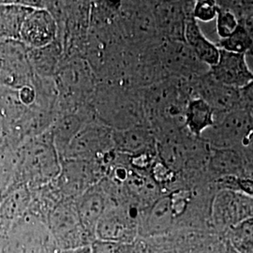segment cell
<instances>
[{
    "label": "cell",
    "instance_id": "obj_1",
    "mask_svg": "<svg viewBox=\"0 0 253 253\" xmlns=\"http://www.w3.org/2000/svg\"><path fill=\"white\" fill-rule=\"evenodd\" d=\"M205 135L210 147L232 148L243 153L253 136V110L242 105L219 117L216 116L214 126L202 137Z\"/></svg>",
    "mask_w": 253,
    "mask_h": 253
},
{
    "label": "cell",
    "instance_id": "obj_2",
    "mask_svg": "<svg viewBox=\"0 0 253 253\" xmlns=\"http://www.w3.org/2000/svg\"><path fill=\"white\" fill-rule=\"evenodd\" d=\"M50 230L60 250L91 246L95 241L82 225L76 206L63 204L50 217Z\"/></svg>",
    "mask_w": 253,
    "mask_h": 253
},
{
    "label": "cell",
    "instance_id": "obj_3",
    "mask_svg": "<svg viewBox=\"0 0 253 253\" xmlns=\"http://www.w3.org/2000/svg\"><path fill=\"white\" fill-rule=\"evenodd\" d=\"M211 214L214 224L227 232L253 217V197L240 191L220 190L212 203Z\"/></svg>",
    "mask_w": 253,
    "mask_h": 253
},
{
    "label": "cell",
    "instance_id": "obj_4",
    "mask_svg": "<svg viewBox=\"0 0 253 253\" xmlns=\"http://www.w3.org/2000/svg\"><path fill=\"white\" fill-rule=\"evenodd\" d=\"M138 215L132 208L108 207L96 229V239L117 243H133L139 235Z\"/></svg>",
    "mask_w": 253,
    "mask_h": 253
},
{
    "label": "cell",
    "instance_id": "obj_5",
    "mask_svg": "<svg viewBox=\"0 0 253 253\" xmlns=\"http://www.w3.org/2000/svg\"><path fill=\"white\" fill-rule=\"evenodd\" d=\"M196 85L197 96L207 101L215 112V116L226 114L230 111L245 105L241 90L218 83L209 73L199 77Z\"/></svg>",
    "mask_w": 253,
    "mask_h": 253
},
{
    "label": "cell",
    "instance_id": "obj_6",
    "mask_svg": "<svg viewBox=\"0 0 253 253\" xmlns=\"http://www.w3.org/2000/svg\"><path fill=\"white\" fill-rule=\"evenodd\" d=\"M208 73L218 83L240 90L253 81L246 54H235L223 49H220L217 64L211 67Z\"/></svg>",
    "mask_w": 253,
    "mask_h": 253
},
{
    "label": "cell",
    "instance_id": "obj_7",
    "mask_svg": "<svg viewBox=\"0 0 253 253\" xmlns=\"http://www.w3.org/2000/svg\"><path fill=\"white\" fill-rule=\"evenodd\" d=\"M160 2L154 9L155 21L163 34L172 42H183L187 19L192 12H188L190 2Z\"/></svg>",
    "mask_w": 253,
    "mask_h": 253
},
{
    "label": "cell",
    "instance_id": "obj_8",
    "mask_svg": "<svg viewBox=\"0 0 253 253\" xmlns=\"http://www.w3.org/2000/svg\"><path fill=\"white\" fill-rule=\"evenodd\" d=\"M162 60L163 66L180 76H196L201 77L204 67L208 68L202 63L192 53L185 42L168 41L164 45L162 52Z\"/></svg>",
    "mask_w": 253,
    "mask_h": 253
},
{
    "label": "cell",
    "instance_id": "obj_9",
    "mask_svg": "<svg viewBox=\"0 0 253 253\" xmlns=\"http://www.w3.org/2000/svg\"><path fill=\"white\" fill-rule=\"evenodd\" d=\"M82 225L91 237L96 240V229L100 218L108 208L105 195L99 190L85 191L75 204Z\"/></svg>",
    "mask_w": 253,
    "mask_h": 253
},
{
    "label": "cell",
    "instance_id": "obj_10",
    "mask_svg": "<svg viewBox=\"0 0 253 253\" xmlns=\"http://www.w3.org/2000/svg\"><path fill=\"white\" fill-rule=\"evenodd\" d=\"M208 164L219 177H248V162L239 150L210 147Z\"/></svg>",
    "mask_w": 253,
    "mask_h": 253
},
{
    "label": "cell",
    "instance_id": "obj_11",
    "mask_svg": "<svg viewBox=\"0 0 253 253\" xmlns=\"http://www.w3.org/2000/svg\"><path fill=\"white\" fill-rule=\"evenodd\" d=\"M184 41L195 56L209 69L217 64L220 55V48L205 36L193 15L187 19Z\"/></svg>",
    "mask_w": 253,
    "mask_h": 253
},
{
    "label": "cell",
    "instance_id": "obj_12",
    "mask_svg": "<svg viewBox=\"0 0 253 253\" xmlns=\"http://www.w3.org/2000/svg\"><path fill=\"white\" fill-rule=\"evenodd\" d=\"M174 212L170 196L156 200L139 225V235L155 236L165 233L172 224Z\"/></svg>",
    "mask_w": 253,
    "mask_h": 253
},
{
    "label": "cell",
    "instance_id": "obj_13",
    "mask_svg": "<svg viewBox=\"0 0 253 253\" xmlns=\"http://www.w3.org/2000/svg\"><path fill=\"white\" fill-rule=\"evenodd\" d=\"M215 120V112L207 101L198 97L189 100L185 110L184 124L191 135L202 137L208 129L214 126Z\"/></svg>",
    "mask_w": 253,
    "mask_h": 253
},
{
    "label": "cell",
    "instance_id": "obj_14",
    "mask_svg": "<svg viewBox=\"0 0 253 253\" xmlns=\"http://www.w3.org/2000/svg\"><path fill=\"white\" fill-rule=\"evenodd\" d=\"M54 30V21L49 13L44 10H39L24 22L21 35L31 45L43 46L52 41Z\"/></svg>",
    "mask_w": 253,
    "mask_h": 253
},
{
    "label": "cell",
    "instance_id": "obj_15",
    "mask_svg": "<svg viewBox=\"0 0 253 253\" xmlns=\"http://www.w3.org/2000/svg\"><path fill=\"white\" fill-rule=\"evenodd\" d=\"M114 141L121 151L132 156L151 152L153 147L151 132L139 125L118 131L114 135Z\"/></svg>",
    "mask_w": 253,
    "mask_h": 253
},
{
    "label": "cell",
    "instance_id": "obj_16",
    "mask_svg": "<svg viewBox=\"0 0 253 253\" xmlns=\"http://www.w3.org/2000/svg\"><path fill=\"white\" fill-rule=\"evenodd\" d=\"M253 36L249 30L239 25L237 29L230 37L220 40L219 48L235 54H247L253 48Z\"/></svg>",
    "mask_w": 253,
    "mask_h": 253
},
{
    "label": "cell",
    "instance_id": "obj_17",
    "mask_svg": "<svg viewBox=\"0 0 253 253\" xmlns=\"http://www.w3.org/2000/svg\"><path fill=\"white\" fill-rule=\"evenodd\" d=\"M218 7L219 9L216 18V28L219 39L224 40L235 32L240 23L232 11L219 5Z\"/></svg>",
    "mask_w": 253,
    "mask_h": 253
},
{
    "label": "cell",
    "instance_id": "obj_18",
    "mask_svg": "<svg viewBox=\"0 0 253 253\" xmlns=\"http://www.w3.org/2000/svg\"><path fill=\"white\" fill-rule=\"evenodd\" d=\"M92 253H143L140 245L133 243H117L95 240L91 244Z\"/></svg>",
    "mask_w": 253,
    "mask_h": 253
},
{
    "label": "cell",
    "instance_id": "obj_19",
    "mask_svg": "<svg viewBox=\"0 0 253 253\" xmlns=\"http://www.w3.org/2000/svg\"><path fill=\"white\" fill-rule=\"evenodd\" d=\"M229 242L234 247L253 239V217L231 228L226 232Z\"/></svg>",
    "mask_w": 253,
    "mask_h": 253
},
{
    "label": "cell",
    "instance_id": "obj_20",
    "mask_svg": "<svg viewBox=\"0 0 253 253\" xmlns=\"http://www.w3.org/2000/svg\"><path fill=\"white\" fill-rule=\"evenodd\" d=\"M218 4L217 1L212 0H200L196 1L193 6L192 15L197 22H211L216 20L218 13Z\"/></svg>",
    "mask_w": 253,
    "mask_h": 253
},
{
    "label": "cell",
    "instance_id": "obj_21",
    "mask_svg": "<svg viewBox=\"0 0 253 253\" xmlns=\"http://www.w3.org/2000/svg\"><path fill=\"white\" fill-rule=\"evenodd\" d=\"M237 188H238V191L253 197V177H238Z\"/></svg>",
    "mask_w": 253,
    "mask_h": 253
},
{
    "label": "cell",
    "instance_id": "obj_22",
    "mask_svg": "<svg viewBox=\"0 0 253 253\" xmlns=\"http://www.w3.org/2000/svg\"><path fill=\"white\" fill-rule=\"evenodd\" d=\"M242 100L245 105L249 108H253V81L250 83L246 87L241 89Z\"/></svg>",
    "mask_w": 253,
    "mask_h": 253
},
{
    "label": "cell",
    "instance_id": "obj_23",
    "mask_svg": "<svg viewBox=\"0 0 253 253\" xmlns=\"http://www.w3.org/2000/svg\"><path fill=\"white\" fill-rule=\"evenodd\" d=\"M20 98H21L22 101L24 103H26V104L31 103L35 99L34 90L32 88H30V87H24L21 90V93H20Z\"/></svg>",
    "mask_w": 253,
    "mask_h": 253
},
{
    "label": "cell",
    "instance_id": "obj_24",
    "mask_svg": "<svg viewBox=\"0 0 253 253\" xmlns=\"http://www.w3.org/2000/svg\"><path fill=\"white\" fill-rule=\"evenodd\" d=\"M236 253H253V239L233 247Z\"/></svg>",
    "mask_w": 253,
    "mask_h": 253
},
{
    "label": "cell",
    "instance_id": "obj_25",
    "mask_svg": "<svg viewBox=\"0 0 253 253\" xmlns=\"http://www.w3.org/2000/svg\"><path fill=\"white\" fill-rule=\"evenodd\" d=\"M58 253H92L91 246L80 247L76 249H70V250H60Z\"/></svg>",
    "mask_w": 253,
    "mask_h": 253
},
{
    "label": "cell",
    "instance_id": "obj_26",
    "mask_svg": "<svg viewBox=\"0 0 253 253\" xmlns=\"http://www.w3.org/2000/svg\"><path fill=\"white\" fill-rule=\"evenodd\" d=\"M246 58H247V63L248 66L251 70V72L253 74V54H246Z\"/></svg>",
    "mask_w": 253,
    "mask_h": 253
}]
</instances>
